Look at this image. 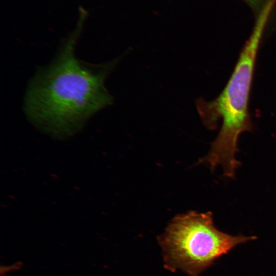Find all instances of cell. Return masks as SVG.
Segmentation results:
<instances>
[{
    "instance_id": "cell-1",
    "label": "cell",
    "mask_w": 276,
    "mask_h": 276,
    "mask_svg": "<svg viewBox=\"0 0 276 276\" xmlns=\"http://www.w3.org/2000/svg\"><path fill=\"white\" fill-rule=\"evenodd\" d=\"M76 39L75 35L52 63L37 71L25 95L27 117L51 130L75 129L112 103L104 82L119 59L97 65L83 62L75 55Z\"/></svg>"
},
{
    "instance_id": "cell-2",
    "label": "cell",
    "mask_w": 276,
    "mask_h": 276,
    "mask_svg": "<svg viewBox=\"0 0 276 276\" xmlns=\"http://www.w3.org/2000/svg\"><path fill=\"white\" fill-rule=\"evenodd\" d=\"M269 19L266 13L256 17L252 32L220 94L211 101H197L198 112L208 128L216 129L222 121L219 133L201 162L209 163L213 170L221 165L224 175L229 177L234 176L240 164L235 158L238 138L253 128L249 111L250 95L258 50Z\"/></svg>"
},
{
    "instance_id": "cell-3",
    "label": "cell",
    "mask_w": 276,
    "mask_h": 276,
    "mask_svg": "<svg viewBox=\"0 0 276 276\" xmlns=\"http://www.w3.org/2000/svg\"><path fill=\"white\" fill-rule=\"evenodd\" d=\"M256 239L218 230L211 212H190L173 218L159 242L167 268L198 276L236 246Z\"/></svg>"
},
{
    "instance_id": "cell-4",
    "label": "cell",
    "mask_w": 276,
    "mask_h": 276,
    "mask_svg": "<svg viewBox=\"0 0 276 276\" xmlns=\"http://www.w3.org/2000/svg\"><path fill=\"white\" fill-rule=\"evenodd\" d=\"M253 11L255 16L259 14L267 6L276 3V0H241Z\"/></svg>"
}]
</instances>
